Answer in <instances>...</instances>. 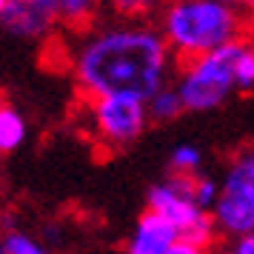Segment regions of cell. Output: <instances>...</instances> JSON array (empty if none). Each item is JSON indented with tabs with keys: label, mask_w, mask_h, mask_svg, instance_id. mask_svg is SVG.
<instances>
[{
	"label": "cell",
	"mask_w": 254,
	"mask_h": 254,
	"mask_svg": "<svg viewBox=\"0 0 254 254\" xmlns=\"http://www.w3.org/2000/svg\"><path fill=\"white\" fill-rule=\"evenodd\" d=\"M160 32L177 60H189L243 40L246 20L240 6L223 0H174L166 6Z\"/></svg>",
	"instance_id": "2"
},
{
	"label": "cell",
	"mask_w": 254,
	"mask_h": 254,
	"mask_svg": "<svg viewBox=\"0 0 254 254\" xmlns=\"http://www.w3.org/2000/svg\"><path fill=\"white\" fill-rule=\"evenodd\" d=\"M211 214L220 234L226 237L254 229V146L240 149L229 160L220 177V197Z\"/></svg>",
	"instance_id": "6"
},
{
	"label": "cell",
	"mask_w": 254,
	"mask_h": 254,
	"mask_svg": "<svg viewBox=\"0 0 254 254\" xmlns=\"http://www.w3.org/2000/svg\"><path fill=\"white\" fill-rule=\"evenodd\" d=\"M252 46H254V40H252Z\"/></svg>",
	"instance_id": "19"
},
{
	"label": "cell",
	"mask_w": 254,
	"mask_h": 254,
	"mask_svg": "<svg viewBox=\"0 0 254 254\" xmlns=\"http://www.w3.org/2000/svg\"><path fill=\"white\" fill-rule=\"evenodd\" d=\"M146 206L166 214L172 223H177V229L183 231L189 254L206 252L208 246L217 240L220 229L214 223V214L200 206L194 200V194H191V174L172 172L169 180L151 186L149 197H146Z\"/></svg>",
	"instance_id": "4"
},
{
	"label": "cell",
	"mask_w": 254,
	"mask_h": 254,
	"mask_svg": "<svg viewBox=\"0 0 254 254\" xmlns=\"http://www.w3.org/2000/svg\"><path fill=\"white\" fill-rule=\"evenodd\" d=\"M146 106H149V117L157 120V123H169V120H174L180 112H186L183 97H180V92H177L174 83L172 86H169V83L160 86V89L146 100Z\"/></svg>",
	"instance_id": "10"
},
{
	"label": "cell",
	"mask_w": 254,
	"mask_h": 254,
	"mask_svg": "<svg viewBox=\"0 0 254 254\" xmlns=\"http://www.w3.org/2000/svg\"><path fill=\"white\" fill-rule=\"evenodd\" d=\"M172 58L160 29L115 23L83 37L71 55V74L83 97L134 94L149 100L169 83Z\"/></svg>",
	"instance_id": "1"
},
{
	"label": "cell",
	"mask_w": 254,
	"mask_h": 254,
	"mask_svg": "<svg viewBox=\"0 0 254 254\" xmlns=\"http://www.w3.org/2000/svg\"><path fill=\"white\" fill-rule=\"evenodd\" d=\"M26 134H29V126H26L23 115L14 109V106L3 103L0 106V151H14L23 146Z\"/></svg>",
	"instance_id": "9"
},
{
	"label": "cell",
	"mask_w": 254,
	"mask_h": 254,
	"mask_svg": "<svg viewBox=\"0 0 254 254\" xmlns=\"http://www.w3.org/2000/svg\"><path fill=\"white\" fill-rule=\"evenodd\" d=\"M240 9H246L249 14H254V0H243V3H240Z\"/></svg>",
	"instance_id": "17"
},
{
	"label": "cell",
	"mask_w": 254,
	"mask_h": 254,
	"mask_svg": "<svg viewBox=\"0 0 254 254\" xmlns=\"http://www.w3.org/2000/svg\"><path fill=\"white\" fill-rule=\"evenodd\" d=\"M231 252L234 254H254V229L231 237Z\"/></svg>",
	"instance_id": "16"
},
{
	"label": "cell",
	"mask_w": 254,
	"mask_h": 254,
	"mask_svg": "<svg viewBox=\"0 0 254 254\" xmlns=\"http://www.w3.org/2000/svg\"><path fill=\"white\" fill-rule=\"evenodd\" d=\"M191 194H194V200L200 206L211 211L214 203H217V197H220V180H214V177H208L203 172L191 174Z\"/></svg>",
	"instance_id": "14"
},
{
	"label": "cell",
	"mask_w": 254,
	"mask_h": 254,
	"mask_svg": "<svg viewBox=\"0 0 254 254\" xmlns=\"http://www.w3.org/2000/svg\"><path fill=\"white\" fill-rule=\"evenodd\" d=\"M203 166V151L194 143H180L172 151V172L177 174H197Z\"/></svg>",
	"instance_id": "13"
},
{
	"label": "cell",
	"mask_w": 254,
	"mask_h": 254,
	"mask_svg": "<svg viewBox=\"0 0 254 254\" xmlns=\"http://www.w3.org/2000/svg\"><path fill=\"white\" fill-rule=\"evenodd\" d=\"M0 252L3 254H43L46 249H43V243L37 240V237L6 226V234L0 240Z\"/></svg>",
	"instance_id": "12"
},
{
	"label": "cell",
	"mask_w": 254,
	"mask_h": 254,
	"mask_svg": "<svg viewBox=\"0 0 254 254\" xmlns=\"http://www.w3.org/2000/svg\"><path fill=\"white\" fill-rule=\"evenodd\" d=\"M243 46H246V37L206 55L180 60L174 86L183 97L186 112H211L226 103L234 92H240Z\"/></svg>",
	"instance_id": "3"
},
{
	"label": "cell",
	"mask_w": 254,
	"mask_h": 254,
	"mask_svg": "<svg viewBox=\"0 0 254 254\" xmlns=\"http://www.w3.org/2000/svg\"><path fill=\"white\" fill-rule=\"evenodd\" d=\"M58 3V14H60V23L71 26H89L94 20V14L100 12L106 0H55Z\"/></svg>",
	"instance_id": "11"
},
{
	"label": "cell",
	"mask_w": 254,
	"mask_h": 254,
	"mask_svg": "<svg viewBox=\"0 0 254 254\" xmlns=\"http://www.w3.org/2000/svg\"><path fill=\"white\" fill-rule=\"evenodd\" d=\"M223 3H231V6H240L243 0H223Z\"/></svg>",
	"instance_id": "18"
},
{
	"label": "cell",
	"mask_w": 254,
	"mask_h": 254,
	"mask_svg": "<svg viewBox=\"0 0 254 254\" xmlns=\"http://www.w3.org/2000/svg\"><path fill=\"white\" fill-rule=\"evenodd\" d=\"M126 252L128 254H189L183 240V231L177 229V223L154 211L146 208L140 220L134 223V229L126 240Z\"/></svg>",
	"instance_id": "8"
},
{
	"label": "cell",
	"mask_w": 254,
	"mask_h": 254,
	"mask_svg": "<svg viewBox=\"0 0 254 254\" xmlns=\"http://www.w3.org/2000/svg\"><path fill=\"white\" fill-rule=\"evenodd\" d=\"M0 20L9 35L40 40L60 23V14L55 0H0Z\"/></svg>",
	"instance_id": "7"
},
{
	"label": "cell",
	"mask_w": 254,
	"mask_h": 254,
	"mask_svg": "<svg viewBox=\"0 0 254 254\" xmlns=\"http://www.w3.org/2000/svg\"><path fill=\"white\" fill-rule=\"evenodd\" d=\"M83 120L89 134L106 151L131 146L149 123V106L134 94H94L83 97Z\"/></svg>",
	"instance_id": "5"
},
{
	"label": "cell",
	"mask_w": 254,
	"mask_h": 254,
	"mask_svg": "<svg viewBox=\"0 0 254 254\" xmlns=\"http://www.w3.org/2000/svg\"><path fill=\"white\" fill-rule=\"evenodd\" d=\"M106 6L117 14V17H126V20H137L157 6V0H106Z\"/></svg>",
	"instance_id": "15"
}]
</instances>
